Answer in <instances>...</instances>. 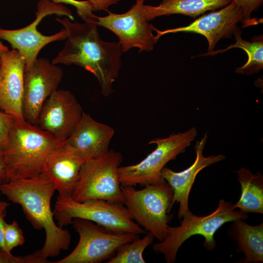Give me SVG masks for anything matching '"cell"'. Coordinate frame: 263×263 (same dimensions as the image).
<instances>
[{
  "label": "cell",
  "mask_w": 263,
  "mask_h": 263,
  "mask_svg": "<svg viewBox=\"0 0 263 263\" xmlns=\"http://www.w3.org/2000/svg\"><path fill=\"white\" fill-rule=\"evenodd\" d=\"M56 20L63 26L67 36L64 47L52 63L83 68L96 77L102 94L109 95L121 66L123 52L120 43L102 40L94 20L79 23L67 17Z\"/></svg>",
  "instance_id": "cell-1"
},
{
  "label": "cell",
  "mask_w": 263,
  "mask_h": 263,
  "mask_svg": "<svg viewBox=\"0 0 263 263\" xmlns=\"http://www.w3.org/2000/svg\"><path fill=\"white\" fill-rule=\"evenodd\" d=\"M56 190L54 183L45 172L27 178L10 180L0 185V192L8 200L19 205L34 227L43 229L45 240L40 249L45 258L54 257L69 249L71 235L55 221L51 207Z\"/></svg>",
  "instance_id": "cell-2"
},
{
  "label": "cell",
  "mask_w": 263,
  "mask_h": 263,
  "mask_svg": "<svg viewBox=\"0 0 263 263\" xmlns=\"http://www.w3.org/2000/svg\"><path fill=\"white\" fill-rule=\"evenodd\" d=\"M62 143L37 125L25 120L15 119L6 146L2 150L8 181L41 174L50 156Z\"/></svg>",
  "instance_id": "cell-3"
},
{
  "label": "cell",
  "mask_w": 263,
  "mask_h": 263,
  "mask_svg": "<svg viewBox=\"0 0 263 263\" xmlns=\"http://www.w3.org/2000/svg\"><path fill=\"white\" fill-rule=\"evenodd\" d=\"M247 213L236 210L234 204L224 199L219 201L217 208L204 216L193 214L190 210L186 212L177 226H169L166 238L153 245V250L162 254L167 263H173L182 244L190 237L200 235L205 238L204 246L210 251L213 250L216 242V232L225 224L237 219L245 220Z\"/></svg>",
  "instance_id": "cell-4"
},
{
  "label": "cell",
  "mask_w": 263,
  "mask_h": 263,
  "mask_svg": "<svg viewBox=\"0 0 263 263\" xmlns=\"http://www.w3.org/2000/svg\"><path fill=\"white\" fill-rule=\"evenodd\" d=\"M57 225L72 224L75 218L91 221L108 230L137 235L146 232L132 219L123 204L99 199L76 202L71 196H57L53 210Z\"/></svg>",
  "instance_id": "cell-5"
},
{
  "label": "cell",
  "mask_w": 263,
  "mask_h": 263,
  "mask_svg": "<svg viewBox=\"0 0 263 263\" xmlns=\"http://www.w3.org/2000/svg\"><path fill=\"white\" fill-rule=\"evenodd\" d=\"M133 187L121 185L123 205L136 223L162 241L172 219L169 213L173 206L172 189L167 182L147 185L141 189Z\"/></svg>",
  "instance_id": "cell-6"
},
{
  "label": "cell",
  "mask_w": 263,
  "mask_h": 263,
  "mask_svg": "<svg viewBox=\"0 0 263 263\" xmlns=\"http://www.w3.org/2000/svg\"><path fill=\"white\" fill-rule=\"evenodd\" d=\"M197 135L196 129L192 127L166 138L152 139L149 144H156V148L144 159L134 165L119 167L118 173L121 185L145 186L166 183L161 175L162 169L179 154L184 153Z\"/></svg>",
  "instance_id": "cell-7"
},
{
  "label": "cell",
  "mask_w": 263,
  "mask_h": 263,
  "mask_svg": "<svg viewBox=\"0 0 263 263\" xmlns=\"http://www.w3.org/2000/svg\"><path fill=\"white\" fill-rule=\"evenodd\" d=\"M122 154L113 150L95 159L85 161L72 194L76 202L99 199L123 204V196L118 178Z\"/></svg>",
  "instance_id": "cell-8"
},
{
  "label": "cell",
  "mask_w": 263,
  "mask_h": 263,
  "mask_svg": "<svg viewBox=\"0 0 263 263\" xmlns=\"http://www.w3.org/2000/svg\"><path fill=\"white\" fill-rule=\"evenodd\" d=\"M72 225L78 234V242L70 254L55 263H100L112 258L120 246L138 237L110 231L82 218L73 219Z\"/></svg>",
  "instance_id": "cell-9"
},
{
  "label": "cell",
  "mask_w": 263,
  "mask_h": 263,
  "mask_svg": "<svg viewBox=\"0 0 263 263\" xmlns=\"http://www.w3.org/2000/svg\"><path fill=\"white\" fill-rule=\"evenodd\" d=\"M35 19L28 25L16 30H7L0 27V39L6 40L12 48L17 50L24 57L25 71L29 70L37 59L39 51L47 44L66 39V30L64 28L51 36L42 35L37 26L45 17L55 14L65 16L70 20L74 18L71 11L62 4H56L49 0H41L37 6Z\"/></svg>",
  "instance_id": "cell-10"
},
{
  "label": "cell",
  "mask_w": 263,
  "mask_h": 263,
  "mask_svg": "<svg viewBox=\"0 0 263 263\" xmlns=\"http://www.w3.org/2000/svg\"><path fill=\"white\" fill-rule=\"evenodd\" d=\"M145 0H135V3L126 12L115 14L109 11L104 17L95 15L94 21L117 36L123 53L137 47L139 52L150 51L157 42L152 32L156 29L146 19L144 6Z\"/></svg>",
  "instance_id": "cell-11"
},
{
  "label": "cell",
  "mask_w": 263,
  "mask_h": 263,
  "mask_svg": "<svg viewBox=\"0 0 263 263\" xmlns=\"http://www.w3.org/2000/svg\"><path fill=\"white\" fill-rule=\"evenodd\" d=\"M63 76L61 68L45 58H37L24 74L23 113L24 120L36 125L46 100L55 93Z\"/></svg>",
  "instance_id": "cell-12"
},
{
  "label": "cell",
  "mask_w": 263,
  "mask_h": 263,
  "mask_svg": "<svg viewBox=\"0 0 263 263\" xmlns=\"http://www.w3.org/2000/svg\"><path fill=\"white\" fill-rule=\"evenodd\" d=\"M83 112L72 92L57 90L45 101L36 125L63 142L72 134Z\"/></svg>",
  "instance_id": "cell-13"
},
{
  "label": "cell",
  "mask_w": 263,
  "mask_h": 263,
  "mask_svg": "<svg viewBox=\"0 0 263 263\" xmlns=\"http://www.w3.org/2000/svg\"><path fill=\"white\" fill-rule=\"evenodd\" d=\"M243 15L240 9L231 1L220 10L204 14L189 25L160 31L157 29L155 36L157 41L167 34L192 32L204 36L208 42L209 52L213 51L217 43L222 38H231L239 22H243Z\"/></svg>",
  "instance_id": "cell-14"
},
{
  "label": "cell",
  "mask_w": 263,
  "mask_h": 263,
  "mask_svg": "<svg viewBox=\"0 0 263 263\" xmlns=\"http://www.w3.org/2000/svg\"><path fill=\"white\" fill-rule=\"evenodd\" d=\"M0 110L17 119L23 113L25 61L16 49L0 54Z\"/></svg>",
  "instance_id": "cell-15"
},
{
  "label": "cell",
  "mask_w": 263,
  "mask_h": 263,
  "mask_svg": "<svg viewBox=\"0 0 263 263\" xmlns=\"http://www.w3.org/2000/svg\"><path fill=\"white\" fill-rule=\"evenodd\" d=\"M114 134L113 128L83 112L79 122L63 145L86 161L106 154Z\"/></svg>",
  "instance_id": "cell-16"
},
{
  "label": "cell",
  "mask_w": 263,
  "mask_h": 263,
  "mask_svg": "<svg viewBox=\"0 0 263 263\" xmlns=\"http://www.w3.org/2000/svg\"><path fill=\"white\" fill-rule=\"evenodd\" d=\"M207 139V133H204L200 140L196 142L194 150L196 158L192 164L186 169L175 172L164 167L161 175L173 191L172 204H179L178 212L179 219H181L189 210L188 198L192 187L198 173L204 168L220 162L225 158L224 154L212 155L205 157L203 150Z\"/></svg>",
  "instance_id": "cell-17"
},
{
  "label": "cell",
  "mask_w": 263,
  "mask_h": 263,
  "mask_svg": "<svg viewBox=\"0 0 263 263\" xmlns=\"http://www.w3.org/2000/svg\"><path fill=\"white\" fill-rule=\"evenodd\" d=\"M85 161L62 144L48 159L44 170L58 195L71 196Z\"/></svg>",
  "instance_id": "cell-18"
},
{
  "label": "cell",
  "mask_w": 263,
  "mask_h": 263,
  "mask_svg": "<svg viewBox=\"0 0 263 263\" xmlns=\"http://www.w3.org/2000/svg\"><path fill=\"white\" fill-rule=\"evenodd\" d=\"M231 2V0H163L158 6L144 5V11L148 21L172 14L195 18L207 11L222 8Z\"/></svg>",
  "instance_id": "cell-19"
},
{
  "label": "cell",
  "mask_w": 263,
  "mask_h": 263,
  "mask_svg": "<svg viewBox=\"0 0 263 263\" xmlns=\"http://www.w3.org/2000/svg\"><path fill=\"white\" fill-rule=\"evenodd\" d=\"M231 222L228 230L229 238L234 240L237 249L244 256L243 263L263 262V223L256 225L247 224L242 219Z\"/></svg>",
  "instance_id": "cell-20"
},
{
  "label": "cell",
  "mask_w": 263,
  "mask_h": 263,
  "mask_svg": "<svg viewBox=\"0 0 263 263\" xmlns=\"http://www.w3.org/2000/svg\"><path fill=\"white\" fill-rule=\"evenodd\" d=\"M240 184L241 194L234 204L235 208L245 213H263V176L261 172L253 174L250 169L241 168L236 171Z\"/></svg>",
  "instance_id": "cell-21"
},
{
  "label": "cell",
  "mask_w": 263,
  "mask_h": 263,
  "mask_svg": "<svg viewBox=\"0 0 263 263\" xmlns=\"http://www.w3.org/2000/svg\"><path fill=\"white\" fill-rule=\"evenodd\" d=\"M242 31L239 27L236 29L234 35L236 42L226 48L206 53L202 56L213 55L224 53L229 49L239 48L243 49L247 54L248 59L242 67L236 68V72L247 75L259 72L263 68V38L252 41L244 40L241 37Z\"/></svg>",
  "instance_id": "cell-22"
},
{
  "label": "cell",
  "mask_w": 263,
  "mask_h": 263,
  "mask_svg": "<svg viewBox=\"0 0 263 263\" xmlns=\"http://www.w3.org/2000/svg\"><path fill=\"white\" fill-rule=\"evenodd\" d=\"M152 234L148 232L142 238L138 237L120 246L108 263H145L143 254L154 240Z\"/></svg>",
  "instance_id": "cell-23"
},
{
  "label": "cell",
  "mask_w": 263,
  "mask_h": 263,
  "mask_svg": "<svg viewBox=\"0 0 263 263\" xmlns=\"http://www.w3.org/2000/svg\"><path fill=\"white\" fill-rule=\"evenodd\" d=\"M4 243L6 251L11 253L13 248L23 245L25 239L23 232L17 221L5 224L4 229Z\"/></svg>",
  "instance_id": "cell-24"
},
{
  "label": "cell",
  "mask_w": 263,
  "mask_h": 263,
  "mask_svg": "<svg viewBox=\"0 0 263 263\" xmlns=\"http://www.w3.org/2000/svg\"><path fill=\"white\" fill-rule=\"evenodd\" d=\"M47 259L41 254L40 250L25 256H15L0 248V263H48Z\"/></svg>",
  "instance_id": "cell-25"
},
{
  "label": "cell",
  "mask_w": 263,
  "mask_h": 263,
  "mask_svg": "<svg viewBox=\"0 0 263 263\" xmlns=\"http://www.w3.org/2000/svg\"><path fill=\"white\" fill-rule=\"evenodd\" d=\"M56 4H66L74 6L78 16L84 21L95 20V15L93 13V9L89 0H52Z\"/></svg>",
  "instance_id": "cell-26"
},
{
  "label": "cell",
  "mask_w": 263,
  "mask_h": 263,
  "mask_svg": "<svg viewBox=\"0 0 263 263\" xmlns=\"http://www.w3.org/2000/svg\"><path fill=\"white\" fill-rule=\"evenodd\" d=\"M242 11L243 21L245 26L253 24L254 19L251 18L252 12L256 11L262 4L263 0H231Z\"/></svg>",
  "instance_id": "cell-27"
},
{
  "label": "cell",
  "mask_w": 263,
  "mask_h": 263,
  "mask_svg": "<svg viewBox=\"0 0 263 263\" xmlns=\"http://www.w3.org/2000/svg\"><path fill=\"white\" fill-rule=\"evenodd\" d=\"M16 118L0 110V149L5 148L10 132Z\"/></svg>",
  "instance_id": "cell-28"
},
{
  "label": "cell",
  "mask_w": 263,
  "mask_h": 263,
  "mask_svg": "<svg viewBox=\"0 0 263 263\" xmlns=\"http://www.w3.org/2000/svg\"><path fill=\"white\" fill-rule=\"evenodd\" d=\"M91 4L93 11L105 10L112 5L116 4L120 0H88Z\"/></svg>",
  "instance_id": "cell-29"
},
{
  "label": "cell",
  "mask_w": 263,
  "mask_h": 263,
  "mask_svg": "<svg viewBox=\"0 0 263 263\" xmlns=\"http://www.w3.org/2000/svg\"><path fill=\"white\" fill-rule=\"evenodd\" d=\"M5 216L6 213H0V248L7 252L6 250L4 238L6 224V222L4 221Z\"/></svg>",
  "instance_id": "cell-30"
},
{
  "label": "cell",
  "mask_w": 263,
  "mask_h": 263,
  "mask_svg": "<svg viewBox=\"0 0 263 263\" xmlns=\"http://www.w3.org/2000/svg\"><path fill=\"white\" fill-rule=\"evenodd\" d=\"M0 178L8 181L7 168L3 151L0 149Z\"/></svg>",
  "instance_id": "cell-31"
},
{
  "label": "cell",
  "mask_w": 263,
  "mask_h": 263,
  "mask_svg": "<svg viewBox=\"0 0 263 263\" xmlns=\"http://www.w3.org/2000/svg\"><path fill=\"white\" fill-rule=\"evenodd\" d=\"M1 193L0 192V197ZM10 204L6 202L0 200V213H6V210Z\"/></svg>",
  "instance_id": "cell-32"
},
{
  "label": "cell",
  "mask_w": 263,
  "mask_h": 263,
  "mask_svg": "<svg viewBox=\"0 0 263 263\" xmlns=\"http://www.w3.org/2000/svg\"><path fill=\"white\" fill-rule=\"evenodd\" d=\"M9 50L8 47L4 45L0 40V54Z\"/></svg>",
  "instance_id": "cell-33"
},
{
  "label": "cell",
  "mask_w": 263,
  "mask_h": 263,
  "mask_svg": "<svg viewBox=\"0 0 263 263\" xmlns=\"http://www.w3.org/2000/svg\"><path fill=\"white\" fill-rule=\"evenodd\" d=\"M6 181L4 180L3 179L0 178V185H1L2 183L5 182Z\"/></svg>",
  "instance_id": "cell-34"
},
{
  "label": "cell",
  "mask_w": 263,
  "mask_h": 263,
  "mask_svg": "<svg viewBox=\"0 0 263 263\" xmlns=\"http://www.w3.org/2000/svg\"></svg>",
  "instance_id": "cell-35"
}]
</instances>
